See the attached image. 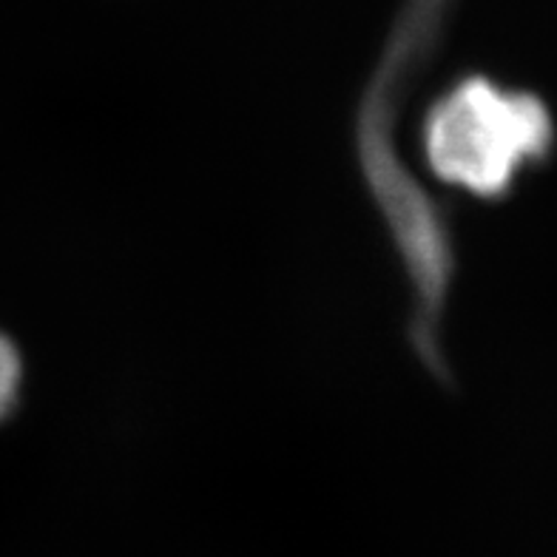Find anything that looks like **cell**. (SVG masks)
<instances>
[{
	"label": "cell",
	"mask_w": 557,
	"mask_h": 557,
	"mask_svg": "<svg viewBox=\"0 0 557 557\" xmlns=\"http://www.w3.org/2000/svg\"><path fill=\"white\" fill-rule=\"evenodd\" d=\"M555 146V120L541 97L475 77L449 91L426 125L435 174L481 197L504 194L523 165Z\"/></svg>",
	"instance_id": "1"
},
{
	"label": "cell",
	"mask_w": 557,
	"mask_h": 557,
	"mask_svg": "<svg viewBox=\"0 0 557 557\" xmlns=\"http://www.w3.org/2000/svg\"><path fill=\"white\" fill-rule=\"evenodd\" d=\"M17 389V359L7 338H0V416L9 410Z\"/></svg>",
	"instance_id": "2"
}]
</instances>
